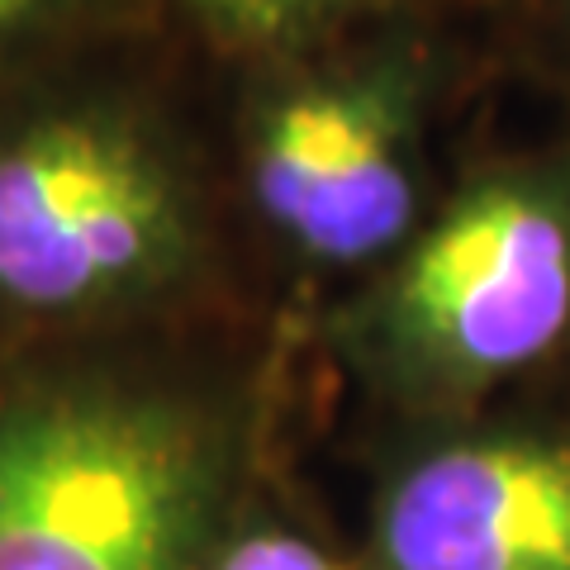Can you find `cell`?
I'll list each match as a JSON object with an SVG mask.
<instances>
[{
    "mask_svg": "<svg viewBox=\"0 0 570 570\" xmlns=\"http://www.w3.org/2000/svg\"><path fill=\"white\" fill-rule=\"evenodd\" d=\"M200 6L214 20L253 33V39H276V33H295L347 6H362V0H200Z\"/></svg>",
    "mask_w": 570,
    "mask_h": 570,
    "instance_id": "cell-7",
    "label": "cell"
},
{
    "mask_svg": "<svg viewBox=\"0 0 570 570\" xmlns=\"http://www.w3.org/2000/svg\"><path fill=\"white\" fill-rule=\"evenodd\" d=\"M570 324V224L538 190L466 195L395 281V333L448 376H504Z\"/></svg>",
    "mask_w": 570,
    "mask_h": 570,
    "instance_id": "cell-3",
    "label": "cell"
},
{
    "mask_svg": "<svg viewBox=\"0 0 570 570\" xmlns=\"http://www.w3.org/2000/svg\"><path fill=\"white\" fill-rule=\"evenodd\" d=\"M29 10H33V0H0V39H6Z\"/></svg>",
    "mask_w": 570,
    "mask_h": 570,
    "instance_id": "cell-8",
    "label": "cell"
},
{
    "mask_svg": "<svg viewBox=\"0 0 570 570\" xmlns=\"http://www.w3.org/2000/svg\"><path fill=\"white\" fill-rule=\"evenodd\" d=\"M253 181L272 224L324 262L376 257L414 219L400 119L371 86L281 100L262 124Z\"/></svg>",
    "mask_w": 570,
    "mask_h": 570,
    "instance_id": "cell-5",
    "label": "cell"
},
{
    "mask_svg": "<svg viewBox=\"0 0 570 570\" xmlns=\"http://www.w3.org/2000/svg\"><path fill=\"white\" fill-rule=\"evenodd\" d=\"M219 475L167 404L48 390L0 404V570H205Z\"/></svg>",
    "mask_w": 570,
    "mask_h": 570,
    "instance_id": "cell-1",
    "label": "cell"
},
{
    "mask_svg": "<svg viewBox=\"0 0 570 570\" xmlns=\"http://www.w3.org/2000/svg\"><path fill=\"white\" fill-rule=\"evenodd\" d=\"M205 570H347L337 557H328L318 542L299 538L285 528H253L228 538L219 551H209Z\"/></svg>",
    "mask_w": 570,
    "mask_h": 570,
    "instance_id": "cell-6",
    "label": "cell"
},
{
    "mask_svg": "<svg viewBox=\"0 0 570 570\" xmlns=\"http://www.w3.org/2000/svg\"><path fill=\"white\" fill-rule=\"evenodd\" d=\"M381 570H570V452L461 442L381 499Z\"/></svg>",
    "mask_w": 570,
    "mask_h": 570,
    "instance_id": "cell-4",
    "label": "cell"
},
{
    "mask_svg": "<svg viewBox=\"0 0 570 570\" xmlns=\"http://www.w3.org/2000/svg\"><path fill=\"white\" fill-rule=\"evenodd\" d=\"M181 247L167 171L100 119H48L0 148V299L77 309L157 276Z\"/></svg>",
    "mask_w": 570,
    "mask_h": 570,
    "instance_id": "cell-2",
    "label": "cell"
}]
</instances>
